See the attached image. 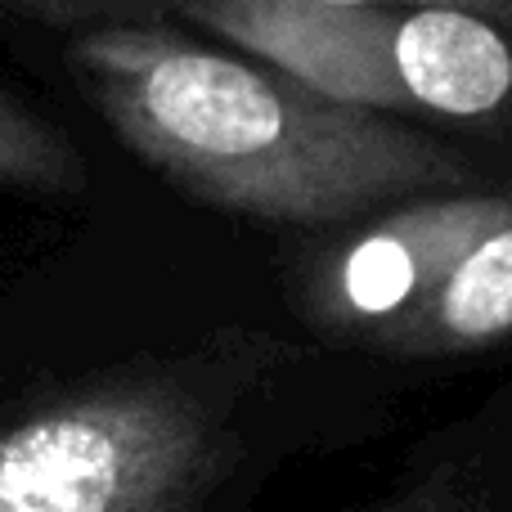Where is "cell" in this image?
Wrapping results in <instances>:
<instances>
[{
    "label": "cell",
    "instance_id": "obj_1",
    "mask_svg": "<svg viewBox=\"0 0 512 512\" xmlns=\"http://www.w3.org/2000/svg\"><path fill=\"white\" fill-rule=\"evenodd\" d=\"M68 68L144 167L234 216L355 225L477 180L463 153L414 126L162 23L90 27Z\"/></svg>",
    "mask_w": 512,
    "mask_h": 512
},
{
    "label": "cell",
    "instance_id": "obj_2",
    "mask_svg": "<svg viewBox=\"0 0 512 512\" xmlns=\"http://www.w3.org/2000/svg\"><path fill=\"white\" fill-rule=\"evenodd\" d=\"M230 441L185 369L77 387L0 432V512H144L194 504Z\"/></svg>",
    "mask_w": 512,
    "mask_h": 512
},
{
    "label": "cell",
    "instance_id": "obj_3",
    "mask_svg": "<svg viewBox=\"0 0 512 512\" xmlns=\"http://www.w3.org/2000/svg\"><path fill=\"white\" fill-rule=\"evenodd\" d=\"M512 212L504 189H450L355 221L301 270V310L328 337L378 346Z\"/></svg>",
    "mask_w": 512,
    "mask_h": 512
},
{
    "label": "cell",
    "instance_id": "obj_4",
    "mask_svg": "<svg viewBox=\"0 0 512 512\" xmlns=\"http://www.w3.org/2000/svg\"><path fill=\"white\" fill-rule=\"evenodd\" d=\"M382 45L400 99L454 122L512 108V36L463 9H382Z\"/></svg>",
    "mask_w": 512,
    "mask_h": 512
},
{
    "label": "cell",
    "instance_id": "obj_5",
    "mask_svg": "<svg viewBox=\"0 0 512 512\" xmlns=\"http://www.w3.org/2000/svg\"><path fill=\"white\" fill-rule=\"evenodd\" d=\"M512 342V212L373 351L468 355Z\"/></svg>",
    "mask_w": 512,
    "mask_h": 512
},
{
    "label": "cell",
    "instance_id": "obj_6",
    "mask_svg": "<svg viewBox=\"0 0 512 512\" xmlns=\"http://www.w3.org/2000/svg\"><path fill=\"white\" fill-rule=\"evenodd\" d=\"M86 185L81 149L23 104L14 90L0 86V189L27 194H77Z\"/></svg>",
    "mask_w": 512,
    "mask_h": 512
},
{
    "label": "cell",
    "instance_id": "obj_7",
    "mask_svg": "<svg viewBox=\"0 0 512 512\" xmlns=\"http://www.w3.org/2000/svg\"><path fill=\"white\" fill-rule=\"evenodd\" d=\"M158 5H194V0H0V9L59 32H90L108 23H140V14Z\"/></svg>",
    "mask_w": 512,
    "mask_h": 512
},
{
    "label": "cell",
    "instance_id": "obj_8",
    "mask_svg": "<svg viewBox=\"0 0 512 512\" xmlns=\"http://www.w3.org/2000/svg\"><path fill=\"white\" fill-rule=\"evenodd\" d=\"M324 5H382V9H463V14H477L486 23L504 27L512 36V0H324Z\"/></svg>",
    "mask_w": 512,
    "mask_h": 512
},
{
    "label": "cell",
    "instance_id": "obj_9",
    "mask_svg": "<svg viewBox=\"0 0 512 512\" xmlns=\"http://www.w3.org/2000/svg\"><path fill=\"white\" fill-rule=\"evenodd\" d=\"M387 512H468V495L450 481H427L414 495H405L400 504H391Z\"/></svg>",
    "mask_w": 512,
    "mask_h": 512
},
{
    "label": "cell",
    "instance_id": "obj_10",
    "mask_svg": "<svg viewBox=\"0 0 512 512\" xmlns=\"http://www.w3.org/2000/svg\"><path fill=\"white\" fill-rule=\"evenodd\" d=\"M144 512H189V504H162V508H144Z\"/></svg>",
    "mask_w": 512,
    "mask_h": 512
}]
</instances>
